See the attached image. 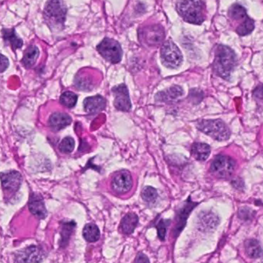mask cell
Returning a JSON list of instances; mask_svg holds the SVG:
<instances>
[{
	"label": "cell",
	"mask_w": 263,
	"mask_h": 263,
	"mask_svg": "<svg viewBox=\"0 0 263 263\" xmlns=\"http://www.w3.org/2000/svg\"><path fill=\"white\" fill-rule=\"evenodd\" d=\"M236 62L235 52L230 48L219 45L215 52L213 70L219 77L229 80L231 73L236 66Z\"/></svg>",
	"instance_id": "6da1fadb"
},
{
	"label": "cell",
	"mask_w": 263,
	"mask_h": 263,
	"mask_svg": "<svg viewBox=\"0 0 263 263\" xmlns=\"http://www.w3.org/2000/svg\"><path fill=\"white\" fill-rule=\"evenodd\" d=\"M67 9L63 0H49L44 9V19L52 30L64 28Z\"/></svg>",
	"instance_id": "7a4b0ae2"
},
{
	"label": "cell",
	"mask_w": 263,
	"mask_h": 263,
	"mask_svg": "<svg viewBox=\"0 0 263 263\" xmlns=\"http://www.w3.org/2000/svg\"><path fill=\"white\" fill-rule=\"evenodd\" d=\"M176 10L189 23L199 25L205 20V8L202 0H181Z\"/></svg>",
	"instance_id": "3957f363"
},
{
	"label": "cell",
	"mask_w": 263,
	"mask_h": 263,
	"mask_svg": "<svg viewBox=\"0 0 263 263\" xmlns=\"http://www.w3.org/2000/svg\"><path fill=\"white\" fill-rule=\"evenodd\" d=\"M197 128L213 140L226 141L231 136L228 125L221 119H205L197 124Z\"/></svg>",
	"instance_id": "277c9868"
},
{
	"label": "cell",
	"mask_w": 263,
	"mask_h": 263,
	"mask_svg": "<svg viewBox=\"0 0 263 263\" xmlns=\"http://www.w3.org/2000/svg\"><path fill=\"white\" fill-rule=\"evenodd\" d=\"M235 165V160L229 155H218L212 163L210 171L216 177L226 179L233 173Z\"/></svg>",
	"instance_id": "5b68a950"
},
{
	"label": "cell",
	"mask_w": 263,
	"mask_h": 263,
	"mask_svg": "<svg viewBox=\"0 0 263 263\" xmlns=\"http://www.w3.org/2000/svg\"><path fill=\"white\" fill-rule=\"evenodd\" d=\"M162 62L165 66L171 69L179 67L182 63V52L172 41L164 42L161 49Z\"/></svg>",
	"instance_id": "8992f818"
},
{
	"label": "cell",
	"mask_w": 263,
	"mask_h": 263,
	"mask_svg": "<svg viewBox=\"0 0 263 263\" xmlns=\"http://www.w3.org/2000/svg\"><path fill=\"white\" fill-rule=\"evenodd\" d=\"M97 50L110 63L116 64L122 60V48L119 42L114 39L106 38L98 45Z\"/></svg>",
	"instance_id": "52a82bcc"
},
{
	"label": "cell",
	"mask_w": 263,
	"mask_h": 263,
	"mask_svg": "<svg viewBox=\"0 0 263 263\" xmlns=\"http://www.w3.org/2000/svg\"><path fill=\"white\" fill-rule=\"evenodd\" d=\"M197 205L198 203L192 202L190 201V199H189V200L187 201L182 205V208L177 212L176 216H175V226L172 231V236L174 239L177 238L180 235L181 232L187 226V219H188L190 213Z\"/></svg>",
	"instance_id": "ba28073f"
},
{
	"label": "cell",
	"mask_w": 263,
	"mask_h": 263,
	"mask_svg": "<svg viewBox=\"0 0 263 263\" xmlns=\"http://www.w3.org/2000/svg\"><path fill=\"white\" fill-rule=\"evenodd\" d=\"M46 257V253L39 246H32L17 252L16 261L17 263H40Z\"/></svg>",
	"instance_id": "9c48e42d"
},
{
	"label": "cell",
	"mask_w": 263,
	"mask_h": 263,
	"mask_svg": "<svg viewBox=\"0 0 263 263\" xmlns=\"http://www.w3.org/2000/svg\"><path fill=\"white\" fill-rule=\"evenodd\" d=\"M3 189L7 193H16L22 182L21 174L17 171H8L0 174Z\"/></svg>",
	"instance_id": "30bf717a"
},
{
	"label": "cell",
	"mask_w": 263,
	"mask_h": 263,
	"mask_svg": "<svg viewBox=\"0 0 263 263\" xmlns=\"http://www.w3.org/2000/svg\"><path fill=\"white\" fill-rule=\"evenodd\" d=\"M133 187L131 174L126 170L116 172L112 180V188L116 193L123 194L128 193Z\"/></svg>",
	"instance_id": "8fae6325"
},
{
	"label": "cell",
	"mask_w": 263,
	"mask_h": 263,
	"mask_svg": "<svg viewBox=\"0 0 263 263\" xmlns=\"http://www.w3.org/2000/svg\"><path fill=\"white\" fill-rule=\"evenodd\" d=\"M113 93L115 96V107L120 111H129L131 110L132 104L126 86L122 84L116 86L113 89Z\"/></svg>",
	"instance_id": "7c38bea8"
},
{
	"label": "cell",
	"mask_w": 263,
	"mask_h": 263,
	"mask_svg": "<svg viewBox=\"0 0 263 263\" xmlns=\"http://www.w3.org/2000/svg\"><path fill=\"white\" fill-rule=\"evenodd\" d=\"M142 36L146 43L151 46H155L163 42L165 33L163 27L160 25H150L145 27L142 30Z\"/></svg>",
	"instance_id": "4fadbf2b"
},
{
	"label": "cell",
	"mask_w": 263,
	"mask_h": 263,
	"mask_svg": "<svg viewBox=\"0 0 263 263\" xmlns=\"http://www.w3.org/2000/svg\"><path fill=\"white\" fill-rule=\"evenodd\" d=\"M219 217L212 212H203L199 216V228L202 231H211L218 226Z\"/></svg>",
	"instance_id": "5bb4252c"
},
{
	"label": "cell",
	"mask_w": 263,
	"mask_h": 263,
	"mask_svg": "<svg viewBox=\"0 0 263 263\" xmlns=\"http://www.w3.org/2000/svg\"><path fill=\"white\" fill-rule=\"evenodd\" d=\"M76 223L73 220L71 221H62L60 223V238L59 245L60 248H66L69 245L71 236L75 232Z\"/></svg>",
	"instance_id": "9a60e30c"
},
{
	"label": "cell",
	"mask_w": 263,
	"mask_h": 263,
	"mask_svg": "<svg viewBox=\"0 0 263 263\" xmlns=\"http://www.w3.org/2000/svg\"><path fill=\"white\" fill-rule=\"evenodd\" d=\"M106 105V99L101 96L86 98L83 102L85 111L90 114L99 113L105 109Z\"/></svg>",
	"instance_id": "2e32d148"
},
{
	"label": "cell",
	"mask_w": 263,
	"mask_h": 263,
	"mask_svg": "<svg viewBox=\"0 0 263 263\" xmlns=\"http://www.w3.org/2000/svg\"><path fill=\"white\" fill-rule=\"evenodd\" d=\"M139 224V216L136 213H130L125 215L119 225V229L125 235L134 233Z\"/></svg>",
	"instance_id": "e0dca14e"
},
{
	"label": "cell",
	"mask_w": 263,
	"mask_h": 263,
	"mask_svg": "<svg viewBox=\"0 0 263 263\" xmlns=\"http://www.w3.org/2000/svg\"><path fill=\"white\" fill-rule=\"evenodd\" d=\"M29 208L30 212L39 219H45L47 216V210L44 204L43 199L38 195L31 196L29 202Z\"/></svg>",
	"instance_id": "ac0fdd59"
},
{
	"label": "cell",
	"mask_w": 263,
	"mask_h": 263,
	"mask_svg": "<svg viewBox=\"0 0 263 263\" xmlns=\"http://www.w3.org/2000/svg\"><path fill=\"white\" fill-rule=\"evenodd\" d=\"M71 122H72V119L70 116L63 113H54L49 120V126L55 131L63 129L70 125Z\"/></svg>",
	"instance_id": "d6986e66"
},
{
	"label": "cell",
	"mask_w": 263,
	"mask_h": 263,
	"mask_svg": "<svg viewBox=\"0 0 263 263\" xmlns=\"http://www.w3.org/2000/svg\"><path fill=\"white\" fill-rule=\"evenodd\" d=\"M183 95V90L179 86H172L166 91L160 92L155 96V99L160 102H172L177 100Z\"/></svg>",
	"instance_id": "ffe728a7"
},
{
	"label": "cell",
	"mask_w": 263,
	"mask_h": 263,
	"mask_svg": "<svg viewBox=\"0 0 263 263\" xmlns=\"http://www.w3.org/2000/svg\"><path fill=\"white\" fill-rule=\"evenodd\" d=\"M211 153V148L205 143H195L192 147V154L198 161H205Z\"/></svg>",
	"instance_id": "44dd1931"
},
{
	"label": "cell",
	"mask_w": 263,
	"mask_h": 263,
	"mask_svg": "<svg viewBox=\"0 0 263 263\" xmlns=\"http://www.w3.org/2000/svg\"><path fill=\"white\" fill-rule=\"evenodd\" d=\"M3 37L4 41L7 43L10 44L14 50L16 49H20L23 45L22 39L16 35V31L13 29L3 30Z\"/></svg>",
	"instance_id": "7402d4cb"
},
{
	"label": "cell",
	"mask_w": 263,
	"mask_h": 263,
	"mask_svg": "<svg viewBox=\"0 0 263 263\" xmlns=\"http://www.w3.org/2000/svg\"><path fill=\"white\" fill-rule=\"evenodd\" d=\"M100 231L94 223L86 224L83 228V236L88 243H95L100 238Z\"/></svg>",
	"instance_id": "603a6c76"
},
{
	"label": "cell",
	"mask_w": 263,
	"mask_h": 263,
	"mask_svg": "<svg viewBox=\"0 0 263 263\" xmlns=\"http://www.w3.org/2000/svg\"><path fill=\"white\" fill-rule=\"evenodd\" d=\"M39 56V50L37 46H30L25 49L23 58L22 60V64L25 68H30L36 63Z\"/></svg>",
	"instance_id": "cb8c5ba5"
},
{
	"label": "cell",
	"mask_w": 263,
	"mask_h": 263,
	"mask_svg": "<svg viewBox=\"0 0 263 263\" xmlns=\"http://www.w3.org/2000/svg\"><path fill=\"white\" fill-rule=\"evenodd\" d=\"M246 252L247 255L251 258H258L261 256L263 254V250L261 249V245L257 240H249L245 243Z\"/></svg>",
	"instance_id": "d4e9b609"
},
{
	"label": "cell",
	"mask_w": 263,
	"mask_h": 263,
	"mask_svg": "<svg viewBox=\"0 0 263 263\" xmlns=\"http://www.w3.org/2000/svg\"><path fill=\"white\" fill-rule=\"evenodd\" d=\"M229 16L233 20H244L247 17V13L244 7L239 4H234L229 8Z\"/></svg>",
	"instance_id": "484cf974"
},
{
	"label": "cell",
	"mask_w": 263,
	"mask_h": 263,
	"mask_svg": "<svg viewBox=\"0 0 263 263\" xmlns=\"http://www.w3.org/2000/svg\"><path fill=\"white\" fill-rule=\"evenodd\" d=\"M254 21L252 19L247 16L243 22H241L238 28L236 29L237 33L240 36H243L246 35L250 34L252 30H254Z\"/></svg>",
	"instance_id": "4316f807"
},
{
	"label": "cell",
	"mask_w": 263,
	"mask_h": 263,
	"mask_svg": "<svg viewBox=\"0 0 263 263\" xmlns=\"http://www.w3.org/2000/svg\"><path fill=\"white\" fill-rule=\"evenodd\" d=\"M170 219H160L155 223V227L157 229L158 237L161 241H165L168 227L170 226Z\"/></svg>",
	"instance_id": "83f0119b"
},
{
	"label": "cell",
	"mask_w": 263,
	"mask_h": 263,
	"mask_svg": "<svg viewBox=\"0 0 263 263\" xmlns=\"http://www.w3.org/2000/svg\"><path fill=\"white\" fill-rule=\"evenodd\" d=\"M77 99H78V97L75 93L67 91L62 94L61 97H60V102L68 108H73L76 104Z\"/></svg>",
	"instance_id": "f1b7e54d"
},
{
	"label": "cell",
	"mask_w": 263,
	"mask_h": 263,
	"mask_svg": "<svg viewBox=\"0 0 263 263\" xmlns=\"http://www.w3.org/2000/svg\"><path fill=\"white\" fill-rule=\"evenodd\" d=\"M157 197H158V193L156 190L152 187H146L142 192V198L147 203H154L156 201Z\"/></svg>",
	"instance_id": "f546056e"
},
{
	"label": "cell",
	"mask_w": 263,
	"mask_h": 263,
	"mask_svg": "<svg viewBox=\"0 0 263 263\" xmlns=\"http://www.w3.org/2000/svg\"><path fill=\"white\" fill-rule=\"evenodd\" d=\"M75 141L72 137H66L62 140L60 144V150L63 153L69 154L73 151Z\"/></svg>",
	"instance_id": "4dcf8cb0"
},
{
	"label": "cell",
	"mask_w": 263,
	"mask_h": 263,
	"mask_svg": "<svg viewBox=\"0 0 263 263\" xmlns=\"http://www.w3.org/2000/svg\"><path fill=\"white\" fill-rule=\"evenodd\" d=\"M253 213V211L251 210L250 208H242L239 210V217L240 219H244V220H247V219H250L252 218Z\"/></svg>",
	"instance_id": "1f68e13d"
},
{
	"label": "cell",
	"mask_w": 263,
	"mask_h": 263,
	"mask_svg": "<svg viewBox=\"0 0 263 263\" xmlns=\"http://www.w3.org/2000/svg\"><path fill=\"white\" fill-rule=\"evenodd\" d=\"M252 94L257 101L263 103V85H260L258 87L255 88Z\"/></svg>",
	"instance_id": "d6a6232c"
},
{
	"label": "cell",
	"mask_w": 263,
	"mask_h": 263,
	"mask_svg": "<svg viewBox=\"0 0 263 263\" xmlns=\"http://www.w3.org/2000/svg\"><path fill=\"white\" fill-rule=\"evenodd\" d=\"M9 65H10V62H9L8 59L5 56L3 55L2 54H0V73L7 70V68L9 67Z\"/></svg>",
	"instance_id": "836d02e7"
},
{
	"label": "cell",
	"mask_w": 263,
	"mask_h": 263,
	"mask_svg": "<svg viewBox=\"0 0 263 263\" xmlns=\"http://www.w3.org/2000/svg\"><path fill=\"white\" fill-rule=\"evenodd\" d=\"M135 263H150L149 258L146 254L143 252H140L137 255V258L135 259Z\"/></svg>",
	"instance_id": "e575fe53"
},
{
	"label": "cell",
	"mask_w": 263,
	"mask_h": 263,
	"mask_svg": "<svg viewBox=\"0 0 263 263\" xmlns=\"http://www.w3.org/2000/svg\"><path fill=\"white\" fill-rule=\"evenodd\" d=\"M232 183H237L233 185V187H235V188L238 189V190L243 187V184H240L243 183V182L240 179H234V180H232Z\"/></svg>",
	"instance_id": "d590c367"
},
{
	"label": "cell",
	"mask_w": 263,
	"mask_h": 263,
	"mask_svg": "<svg viewBox=\"0 0 263 263\" xmlns=\"http://www.w3.org/2000/svg\"><path fill=\"white\" fill-rule=\"evenodd\" d=\"M261 263H263V260H262V261H261Z\"/></svg>",
	"instance_id": "8d00e7d4"
}]
</instances>
